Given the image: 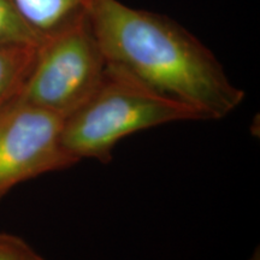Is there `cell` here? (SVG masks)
Instances as JSON below:
<instances>
[{
    "label": "cell",
    "instance_id": "obj_1",
    "mask_svg": "<svg viewBox=\"0 0 260 260\" xmlns=\"http://www.w3.org/2000/svg\"><path fill=\"white\" fill-rule=\"evenodd\" d=\"M87 18L109 63L194 107L205 119L224 118L245 99L212 51L168 16L121 0H90Z\"/></svg>",
    "mask_w": 260,
    "mask_h": 260
},
{
    "label": "cell",
    "instance_id": "obj_2",
    "mask_svg": "<svg viewBox=\"0 0 260 260\" xmlns=\"http://www.w3.org/2000/svg\"><path fill=\"white\" fill-rule=\"evenodd\" d=\"M205 117L188 104L159 92L118 65L109 63L95 92L64 118L61 142L77 161L109 162L116 145L141 130Z\"/></svg>",
    "mask_w": 260,
    "mask_h": 260
},
{
    "label": "cell",
    "instance_id": "obj_5",
    "mask_svg": "<svg viewBox=\"0 0 260 260\" xmlns=\"http://www.w3.org/2000/svg\"><path fill=\"white\" fill-rule=\"evenodd\" d=\"M41 38L50 37L87 14L90 0H12Z\"/></svg>",
    "mask_w": 260,
    "mask_h": 260
},
{
    "label": "cell",
    "instance_id": "obj_4",
    "mask_svg": "<svg viewBox=\"0 0 260 260\" xmlns=\"http://www.w3.org/2000/svg\"><path fill=\"white\" fill-rule=\"evenodd\" d=\"M63 122L18 96L0 109V199L22 182L79 162L63 147Z\"/></svg>",
    "mask_w": 260,
    "mask_h": 260
},
{
    "label": "cell",
    "instance_id": "obj_7",
    "mask_svg": "<svg viewBox=\"0 0 260 260\" xmlns=\"http://www.w3.org/2000/svg\"><path fill=\"white\" fill-rule=\"evenodd\" d=\"M0 44L39 46L41 38L16 8L12 0H0Z\"/></svg>",
    "mask_w": 260,
    "mask_h": 260
},
{
    "label": "cell",
    "instance_id": "obj_8",
    "mask_svg": "<svg viewBox=\"0 0 260 260\" xmlns=\"http://www.w3.org/2000/svg\"><path fill=\"white\" fill-rule=\"evenodd\" d=\"M0 260H46L21 237L0 233Z\"/></svg>",
    "mask_w": 260,
    "mask_h": 260
},
{
    "label": "cell",
    "instance_id": "obj_6",
    "mask_svg": "<svg viewBox=\"0 0 260 260\" xmlns=\"http://www.w3.org/2000/svg\"><path fill=\"white\" fill-rule=\"evenodd\" d=\"M38 46L0 44V109L19 95L30 73Z\"/></svg>",
    "mask_w": 260,
    "mask_h": 260
},
{
    "label": "cell",
    "instance_id": "obj_3",
    "mask_svg": "<svg viewBox=\"0 0 260 260\" xmlns=\"http://www.w3.org/2000/svg\"><path fill=\"white\" fill-rule=\"evenodd\" d=\"M106 67L86 14L41 41L18 98L67 118L95 92Z\"/></svg>",
    "mask_w": 260,
    "mask_h": 260
}]
</instances>
